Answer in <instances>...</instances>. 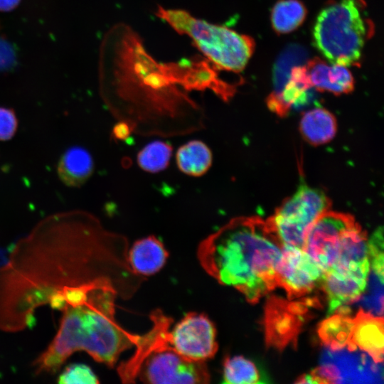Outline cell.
Masks as SVG:
<instances>
[{
    "label": "cell",
    "instance_id": "cell-16",
    "mask_svg": "<svg viewBox=\"0 0 384 384\" xmlns=\"http://www.w3.org/2000/svg\"><path fill=\"white\" fill-rule=\"evenodd\" d=\"M168 257L169 252L164 244L154 235L137 240L127 252V262L131 270L142 277L159 272Z\"/></svg>",
    "mask_w": 384,
    "mask_h": 384
},
{
    "label": "cell",
    "instance_id": "cell-2",
    "mask_svg": "<svg viewBox=\"0 0 384 384\" xmlns=\"http://www.w3.org/2000/svg\"><path fill=\"white\" fill-rule=\"evenodd\" d=\"M282 243L268 219L238 217L203 239L197 257L218 283L232 287L256 304L277 285Z\"/></svg>",
    "mask_w": 384,
    "mask_h": 384
},
{
    "label": "cell",
    "instance_id": "cell-25",
    "mask_svg": "<svg viewBox=\"0 0 384 384\" xmlns=\"http://www.w3.org/2000/svg\"><path fill=\"white\" fill-rule=\"evenodd\" d=\"M18 128V119L14 111L0 107V141L11 139Z\"/></svg>",
    "mask_w": 384,
    "mask_h": 384
},
{
    "label": "cell",
    "instance_id": "cell-9",
    "mask_svg": "<svg viewBox=\"0 0 384 384\" xmlns=\"http://www.w3.org/2000/svg\"><path fill=\"white\" fill-rule=\"evenodd\" d=\"M306 299L290 302L277 297L270 298L265 315L267 346L282 350L289 344H296L304 321L310 316V308L320 304L316 298Z\"/></svg>",
    "mask_w": 384,
    "mask_h": 384
},
{
    "label": "cell",
    "instance_id": "cell-19",
    "mask_svg": "<svg viewBox=\"0 0 384 384\" xmlns=\"http://www.w3.org/2000/svg\"><path fill=\"white\" fill-rule=\"evenodd\" d=\"M299 129L309 143L321 145L334 137L337 123L329 111L322 107H315L304 113L300 120Z\"/></svg>",
    "mask_w": 384,
    "mask_h": 384
},
{
    "label": "cell",
    "instance_id": "cell-17",
    "mask_svg": "<svg viewBox=\"0 0 384 384\" xmlns=\"http://www.w3.org/2000/svg\"><path fill=\"white\" fill-rule=\"evenodd\" d=\"M349 341L369 354L378 363L383 361V319L359 309L353 317Z\"/></svg>",
    "mask_w": 384,
    "mask_h": 384
},
{
    "label": "cell",
    "instance_id": "cell-27",
    "mask_svg": "<svg viewBox=\"0 0 384 384\" xmlns=\"http://www.w3.org/2000/svg\"><path fill=\"white\" fill-rule=\"evenodd\" d=\"M132 133L129 125L123 122H118L113 129V135L117 139H124Z\"/></svg>",
    "mask_w": 384,
    "mask_h": 384
},
{
    "label": "cell",
    "instance_id": "cell-4",
    "mask_svg": "<svg viewBox=\"0 0 384 384\" xmlns=\"http://www.w3.org/2000/svg\"><path fill=\"white\" fill-rule=\"evenodd\" d=\"M303 250L322 272L321 288L328 306L352 304L366 287L368 239L354 217L327 210L308 230Z\"/></svg>",
    "mask_w": 384,
    "mask_h": 384
},
{
    "label": "cell",
    "instance_id": "cell-22",
    "mask_svg": "<svg viewBox=\"0 0 384 384\" xmlns=\"http://www.w3.org/2000/svg\"><path fill=\"white\" fill-rule=\"evenodd\" d=\"M173 152L170 144L164 141H154L144 146L138 153L139 166L146 172L156 174L169 164Z\"/></svg>",
    "mask_w": 384,
    "mask_h": 384
},
{
    "label": "cell",
    "instance_id": "cell-10",
    "mask_svg": "<svg viewBox=\"0 0 384 384\" xmlns=\"http://www.w3.org/2000/svg\"><path fill=\"white\" fill-rule=\"evenodd\" d=\"M168 347L193 361H206L218 351L216 329L204 314L189 312L168 332Z\"/></svg>",
    "mask_w": 384,
    "mask_h": 384
},
{
    "label": "cell",
    "instance_id": "cell-18",
    "mask_svg": "<svg viewBox=\"0 0 384 384\" xmlns=\"http://www.w3.org/2000/svg\"><path fill=\"white\" fill-rule=\"evenodd\" d=\"M94 171L90 154L80 146H73L61 156L58 165L60 180L67 186L78 187L84 184Z\"/></svg>",
    "mask_w": 384,
    "mask_h": 384
},
{
    "label": "cell",
    "instance_id": "cell-21",
    "mask_svg": "<svg viewBox=\"0 0 384 384\" xmlns=\"http://www.w3.org/2000/svg\"><path fill=\"white\" fill-rule=\"evenodd\" d=\"M307 11L299 0H279L271 10V24L279 34L295 31L304 21Z\"/></svg>",
    "mask_w": 384,
    "mask_h": 384
},
{
    "label": "cell",
    "instance_id": "cell-26",
    "mask_svg": "<svg viewBox=\"0 0 384 384\" xmlns=\"http://www.w3.org/2000/svg\"><path fill=\"white\" fill-rule=\"evenodd\" d=\"M16 60V53L11 43L0 38V71L10 68Z\"/></svg>",
    "mask_w": 384,
    "mask_h": 384
},
{
    "label": "cell",
    "instance_id": "cell-3",
    "mask_svg": "<svg viewBox=\"0 0 384 384\" xmlns=\"http://www.w3.org/2000/svg\"><path fill=\"white\" fill-rule=\"evenodd\" d=\"M118 291L112 282L104 281L84 304L62 312L55 337L32 364L36 374L56 372L78 351L113 367L122 353L138 344L141 336L127 331L115 319Z\"/></svg>",
    "mask_w": 384,
    "mask_h": 384
},
{
    "label": "cell",
    "instance_id": "cell-15",
    "mask_svg": "<svg viewBox=\"0 0 384 384\" xmlns=\"http://www.w3.org/2000/svg\"><path fill=\"white\" fill-rule=\"evenodd\" d=\"M311 86L305 65H294L281 89L272 92L267 98L270 110L280 117L286 116L294 107H299L309 100Z\"/></svg>",
    "mask_w": 384,
    "mask_h": 384
},
{
    "label": "cell",
    "instance_id": "cell-28",
    "mask_svg": "<svg viewBox=\"0 0 384 384\" xmlns=\"http://www.w3.org/2000/svg\"><path fill=\"white\" fill-rule=\"evenodd\" d=\"M21 0H0V11H9L15 9Z\"/></svg>",
    "mask_w": 384,
    "mask_h": 384
},
{
    "label": "cell",
    "instance_id": "cell-8",
    "mask_svg": "<svg viewBox=\"0 0 384 384\" xmlns=\"http://www.w3.org/2000/svg\"><path fill=\"white\" fill-rule=\"evenodd\" d=\"M137 378L154 384H206L210 380L206 361L188 359L169 348L149 355L140 366Z\"/></svg>",
    "mask_w": 384,
    "mask_h": 384
},
{
    "label": "cell",
    "instance_id": "cell-24",
    "mask_svg": "<svg viewBox=\"0 0 384 384\" xmlns=\"http://www.w3.org/2000/svg\"><path fill=\"white\" fill-rule=\"evenodd\" d=\"M58 382L60 384H95L99 380L89 366L74 363L65 368L59 375Z\"/></svg>",
    "mask_w": 384,
    "mask_h": 384
},
{
    "label": "cell",
    "instance_id": "cell-13",
    "mask_svg": "<svg viewBox=\"0 0 384 384\" xmlns=\"http://www.w3.org/2000/svg\"><path fill=\"white\" fill-rule=\"evenodd\" d=\"M150 318L153 321V327L147 334L141 336L134 356L119 366L118 373L123 383L135 381L140 366L149 355L169 348L167 337L171 319L159 309L154 311Z\"/></svg>",
    "mask_w": 384,
    "mask_h": 384
},
{
    "label": "cell",
    "instance_id": "cell-1",
    "mask_svg": "<svg viewBox=\"0 0 384 384\" xmlns=\"http://www.w3.org/2000/svg\"><path fill=\"white\" fill-rule=\"evenodd\" d=\"M128 241L106 230L95 215L73 211L41 221L12 247L0 267V329L21 331L35 310H58L64 292L99 278L111 279L129 298L144 277L127 262Z\"/></svg>",
    "mask_w": 384,
    "mask_h": 384
},
{
    "label": "cell",
    "instance_id": "cell-11",
    "mask_svg": "<svg viewBox=\"0 0 384 384\" xmlns=\"http://www.w3.org/2000/svg\"><path fill=\"white\" fill-rule=\"evenodd\" d=\"M322 272L303 249L282 245L277 267V285L282 287L288 299H297L321 287Z\"/></svg>",
    "mask_w": 384,
    "mask_h": 384
},
{
    "label": "cell",
    "instance_id": "cell-12",
    "mask_svg": "<svg viewBox=\"0 0 384 384\" xmlns=\"http://www.w3.org/2000/svg\"><path fill=\"white\" fill-rule=\"evenodd\" d=\"M370 270L366 287L354 302L360 309L376 317L383 314V234L382 227L376 230L368 240Z\"/></svg>",
    "mask_w": 384,
    "mask_h": 384
},
{
    "label": "cell",
    "instance_id": "cell-23",
    "mask_svg": "<svg viewBox=\"0 0 384 384\" xmlns=\"http://www.w3.org/2000/svg\"><path fill=\"white\" fill-rule=\"evenodd\" d=\"M223 383L256 384L262 383L256 366L241 356L227 357L223 362Z\"/></svg>",
    "mask_w": 384,
    "mask_h": 384
},
{
    "label": "cell",
    "instance_id": "cell-5",
    "mask_svg": "<svg viewBox=\"0 0 384 384\" xmlns=\"http://www.w3.org/2000/svg\"><path fill=\"white\" fill-rule=\"evenodd\" d=\"M363 0L329 3L319 14L313 28L316 48L331 63L344 66L360 64L366 42L374 26L363 14Z\"/></svg>",
    "mask_w": 384,
    "mask_h": 384
},
{
    "label": "cell",
    "instance_id": "cell-20",
    "mask_svg": "<svg viewBox=\"0 0 384 384\" xmlns=\"http://www.w3.org/2000/svg\"><path fill=\"white\" fill-rule=\"evenodd\" d=\"M176 160L179 170L183 174L198 177L205 174L213 161L209 147L200 140H192L178 149Z\"/></svg>",
    "mask_w": 384,
    "mask_h": 384
},
{
    "label": "cell",
    "instance_id": "cell-7",
    "mask_svg": "<svg viewBox=\"0 0 384 384\" xmlns=\"http://www.w3.org/2000/svg\"><path fill=\"white\" fill-rule=\"evenodd\" d=\"M330 206L331 201L324 192L301 184L268 220L282 245L303 249L308 230Z\"/></svg>",
    "mask_w": 384,
    "mask_h": 384
},
{
    "label": "cell",
    "instance_id": "cell-14",
    "mask_svg": "<svg viewBox=\"0 0 384 384\" xmlns=\"http://www.w3.org/2000/svg\"><path fill=\"white\" fill-rule=\"evenodd\" d=\"M309 82L320 92L335 95L347 94L354 89V79L346 66L331 63L314 58L305 64Z\"/></svg>",
    "mask_w": 384,
    "mask_h": 384
},
{
    "label": "cell",
    "instance_id": "cell-6",
    "mask_svg": "<svg viewBox=\"0 0 384 384\" xmlns=\"http://www.w3.org/2000/svg\"><path fill=\"white\" fill-rule=\"evenodd\" d=\"M156 15L178 33L188 36L193 46L220 70L241 72L253 54V38L225 26L196 18L183 9L159 6Z\"/></svg>",
    "mask_w": 384,
    "mask_h": 384
}]
</instances>
